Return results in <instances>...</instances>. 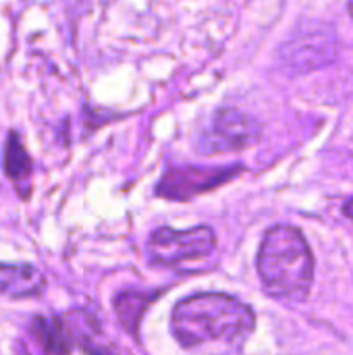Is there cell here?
Listing matches in <instances>:
<instances>
[{
	"mask_svg": "<svg viewBox=\"0 0 353 355\" xmlns=\"http://www.w3.org/2000/svg\"><path fill=\"white\" fill-rule=\"evenodd\" d=\"M254 327L256 316L248 304L214 291L181 300L171 318V331L181 347L200 349L223 345L235 355H239Z\"/></svg>",
	"mask_w": 353,
	"mask_h": 355,
	"instance_id": "obj_1",
	"label": "cell"
},
{
	"mask_svg": "<svg viewBox=\"0 0 353 355\" xmlns=\"http://www.w3.org/2000/svg\"><path fill=\"white\" fill-rule=\"evenodd\" d=\"M258 275L268 295L302 302L314 281V258L302 231L277 225L266 231L258 250Z\"/></svg>",
	"mask_w": 353,
	"mask_h": 355,
	"instance_id": "obj_2",
	"label": "cell"
},
{
	"mask_svg": "<svg viewBox=\"0 0 353 355\" xmlns=\"http://www.w3.org/2000/svg\"><path fill=\"white\" fill-rule=\"evenodd\" d=\"M216 237L210 227H193L187 231H175L160 227L150 235L148 250L154 266H177L189 260H200L212 254Z\"/></svg>",
	"mask_w": 353,
	"mask_h": 355,
	"instance_id": "obj_3",
	"label": "cell"
},
{
	"mask_svg": "<svg viewBox=\"0 0 353 355\" xmlns=\"http://www.w3.org/2000/svg\"><path fill=\"white\" fill-rule=\"evenodd\" d=\"M241 173V164L233 166H179L169 168L156 185V196L187 202L196 196L208 193Z\"/></svg>",
	"mask_w": 353,
	"mask_h": 355,
	"instance_id": "obj_4",
	"label": "cell"
},
{
	"mask_svg": "<svg viewBox=\"0 0 353 355\" xmlns=\"http://www.w3.org/2000/svg\"><path fill=\"white\" fill-rule=\"evenodd\" d=\"M337 56V35L331 27L318 25L295 33L281 46V64L293 73H310L331 64Z\"/></svg>",
	"mask_w": 353,
	"mask_h": 355,
	"instance_id": "obj_5",
	"label": "cell"
},
{
	"mask_svg": "<svg viewBox=\"0 0 353 355\" xmlns=\"http://www.w3.org/2000/svg\"><path fill=\"white\" fill-rule=\"evenodd\" d=\"M260 137V125L248 114L235 108L216 110L210 129H206L200 137L202 154H223V152H239Z\"/></svg>",
	"mask_w": 353,
	"mask_h": 355,
	"instance_id": "obj_6",
	"label": "cell"
},
{
	"mask_svg": "<svg viewBox=\"0 0 353 355\" xmlns=\"http://www.w3.org/2000/svg\"><path fill=\"white\" fill-rule=\"evenodd\" d=\"M46 289V277L33 264L0 262V295L6 300L40 297Z\"/></svg>",
	"mask_w": 353,
	"mask_h": 355,
	"instance_id": "obj_7",
	"label": "cell"
},
{
	"mask_svg": "<svg viewBox=\"0 0 353 355\" xmlns=\"http://www.w3.org/2000/svg\"><path fill=\"white\" fill-rule=\"evenodd\" d=\"M27 333L42 355H69L75 343L69 324L60 316H33L27 324Z\"/></svg>",
	"mask_w": 353,
	"mask_h": 355,
	"instance_id": "obj_8",
	"label": "cell"
},
{
	"mask_svg": "<svg viewBox=\"0 0 353 355\" xmlns=\"http://www.w3.org/2000/svg\"><path fill=\"white\" fill-rule=\"evenodd\" d=\"M162 295V291H121L114 297V314L125 333L139 339V324L148 308Z\"/></svg>",
	"mask_w": 353,
	"mask_h": 355,
	"instance_id": "obj_9",
	"label": "cell"
},
{
	"mask_svg": "<svg viewBox=\"0 0 353 355\" xmlns=\"http://www.w3.org/2000/svg\"><path fill=\"white\" fill-rule=\"evenodd\" d=\"M2 166H4V175L17 185L29 181V177L33 173V160H31L29 152L25 150L17 131H10L4 141Z\"/></svg>",
	"mask_w": 353,
	"mask_h": 355,
	"instance_id": "obj_10",
	"label": "cell"
},
{
	"mask_svg": "<svg viewBox=\"0 0 353 355\" xmlns=\"http://www.w3.org/2000/svg\"><path fill=\"white\" fill-rule=\"evenodd\" d=\"M77 337H75V343L81 345V349L89 355H121L119 349L100 333L98 329V322L92 320L87 314H83V322H79L77 327Z\"/></svg>",
	"mask_w": 353,
	"mask_h": 355,
	"instance_id": "obj_11",
	"label": "cell"
},
{
	"mask_svg": "<svg viewBox=\"0 0 353 355\" xmlns=\"http://www.w3.org/2000/svg\"><path fill=\"white\" fill-rule=\"evenodd\" d=\"M343 212H345V216H347V218H352L353 220V198L345 202V206H343Z\"/></svg>",
	"mask_w": 353,
	"mask_h": 355,
	"instance_id": "obj_12",
	"label": "cell"
},
{
	"mask_svg": "<svg viewBox=\"0 0 353 355\" xmlns=\"http://www.w3.org/2000/svg\"><path fill=\"white\" fill-rule=\"evenodd\" d=\"M350 15L353 17V0H350Z\"/></svg>",
	"mask_w": 353,
	"mask_h": 355,
	"instance_id": "obj_13",
	"label": "cell"
}]
</instances>
